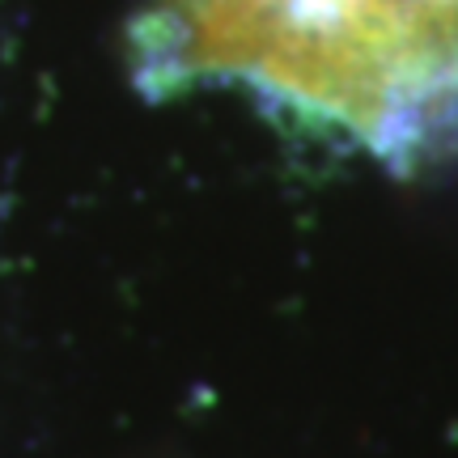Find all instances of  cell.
<instances>
[{
  "label": "cell",
  "instance_id": "6da1fadb",
  "mask_svg": "<svg viewBox=\"0 0 458 458\" xmlns=\"http://www.w3.org/2000/svg\"><path fill=\"white\" fill-rule=\"evenodd\" d=\"M148 94L242 89L386 165L458 162V0H157Z\"/></svg>",
  "mask_w": 458,
  "mask_h": 458
}]
</instances>
